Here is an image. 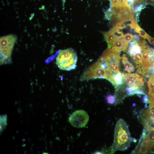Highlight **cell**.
Returning <instances> with one entry per match:
<instances>
[{
  "label": "cell",
  "mask_w": 154,
  "mask_h": 154,
  "mask_svg": "<svg viewBox=\"0 0 154 154\" xmlns=\"http://www.w3.org/2000/svg\"><path fill=\"white\" fill-rule=\"evenodd\" d=\"M131 141L127 125L123 119H119L115 126L114 143L112 147L114 152L125 151L129 147Z\"/></svg>",
  "instance_id": "obj_1"
},
{
  "label": "cell",
  "mask_w": 154,
  "mask_h": 154,
  "mask_svg": "<svg viewBox=\"0 0 154 154\" xmlns=\"http://www.w3.org/2000/svg\"><path fill=\"white\" fill-rule=\"evenodd\" d=\"M154 148V127H144L139 143L132 153L144 154L150 152Z\"/></svg>",
  "instance_id": "obj_2"
},
{
  "label": "cell",
  "mask_w": 154,
  "mask_h": 154,
  "mask_svg": "<svg viewBox=\"0 0 154 154\" xmlns=\"http://www.w3.org/2000/svg\"><path fill=\"white\" fill-rule=\"evenodd\" d=\"M77 56L72 48L61 50L56 57V62L61 70L69 71L74 69L76 66Z\"/></svg>",
  "instance_id": "obj_3"
},
{
  "label": "cell",
  "mask_w": 154,
  "mask_h": 154,
  "mask_svg": "<svg viewBox=\"0 0 154 154\" xmlns=\"http://www.w3.org/2000/svg\"><path fill=\"white\" fill-rule=\"evenodd\" d=\"M17 39L15 35L10 34L0 38V64L11 63V55L14 45Z\"/></svg>",
  "instance_id": "obj_4"
},
{
  "label": "cell",
  "mask_w": 154,
  "mask_h": 154,
  "mask_svg": "<svg viewBox=\"0 0 154 154\" xmlns=\"http://www.w3.org/2000/svg\"><path fill=\"white\" fill-rule=\"evenodd\" d=\"M107 77L106 70L103 67L101 62L98 60L85 70L80 80L81 81L97 78H104Z\"/></svg>",
  "instance_id": "obj_5"
},
{
  "label": "cell",
  "mask_w": 154,
  "mask_h": 154,
  "mask_svg": "<svg viewBox=\"0 0 154 154\" xmlns=\"http://www.w3.org/2000/svg\"><path fill=\"white\" fill-rule=\"evenodd\" d=\"M121 58L119 53H117L112 48L107 49L103 53L100 60L104 61L108 68L114 72L120 71L119 61Z\"/></svg>",
  "instance_id": "obj_6"
},
{
  "label": "cell",
  "mask_w": 154,
  "mask_h": 154,
  "mask_svg": "<svg viewBox=\"0 0 154 154\" xmlns=\"http://www.w3.org/2000/svg\"><path fill=\"white\" fill-rule=\"evenodd\" d=\"M89 116L86 112L83 110L76 111L73 112L69 118V121L74 127H82L87 124Z\"/></svg>",
  "instance_id": "obj_7"
},
{
  "label": "cell",
  "mask_w": 154,
  "mask_h": 154,
  "mask_svg": "<svg viewBox=\"0 0 154 154\" xmlns=\"http://www.w3.org/2000/svg\"><path fill=\"white\" fill-rule=\"evenodd\" d=\"M125 81L129 87H134L139 89L143 86L145 79L141 75L136 73H126Z\"/></svg>",
  "instance_id": "obj_8"
},
{
  "label": "cell",
  "mask_w": 154,
  "mask_h": 154,
  "mask_svg": "<svg viewBox=\"0 0 154 154\" xmlns=\"http://www.w3.org/2000/svg\"><path fill=\"white\" fill-rule=\"evenodd\" d=\"M142 53V63L143 68L147 70L154 66V50L147 46Z\"/></svg>",
  "instance_id": "obj_9"
},
{
  "label": "cell",
  "mask_w": 154,
  "mask_h": 154,
  "mask_svg": "<svg viewBox=\"0 0 154 154\" xmlns=\"http://www.w3.org/2000/svg\"><path fill=\"white\" fill-rule=\"evenodd\" d=\"M107 80L110 82L116 88L124 83L125 81V75L120 71L112 72L109 74Z\"/></svg>",
  "instance_id": "obj_10"
},
{
  "label": "cell",
  "mask_w": 154,
  "mask_h": 154,
  "mask_svg": "<svg viewBox=\"0 0 154 154\" xmlns=\"http://www.w3.org/2000/svg\"><path fill=\"white\" fill-rule=\"evenodd\" d=\"M128 44L124 40L123 37L116 40L113 43L111 48L117 52L119 53L122 51H125Z\"/></svg>",
  "instance_id": "obj_11"
},
{
  "label": "cell",
  "mask_w": 154,
  "mask_h": 154,
  "mask_svg": "<svg viewBox=\"0 0 154 154\" xmlns=\"http://www.w3.org/2000/svg\"><path fill=\"white\" fill-rule=\"evenodd\" d=\"M130 43L127 50L128 54L132 57L136 53L141 52L142 50L135 38H133Z\"/></svg>",
  "instance_id": "obj_12"
},
{
  "label": "cell",
  "mask_w": 154,
  "mask_h": 154,
  "mask_svg": "<svg viewBox=\"0 0 154 154\" xmlns=\"http://www.w3.org/2000/svg\"><path fill=\"white\" fill-rule=\"evenodd\" d=\"M105 39L108 45V48H111L114 42L118 38L115 34L113 29H111L109 31L104 33Z\"/></svg>",
  "instance_id": "obj_13"
},
{
  "label": "cell",
  "mask_w": 154,
  "mask_h": 154,
  "mask_svg": "<svg viewBox=\"0 0 154 154\" xmlns=\"http://www.w3.org/2000/svg\"><path fill=\"white\" fill-rule=\"evenodd\" d=\"M139 116L144 127L151 125L149 112L148 109L143 110L140 113Z\"/></svg>",
  "instance_id": "obj_14"
},
{
  "label": "cell",
  "mask_w": 154,
  "mask_h": 154,
  "mask_svg": "<svg viewBox=\"0 0 154 154\" xmlns=\"http://www.w3.org/2000/svg\"><path fill=\"white\" fill-rule=\"evenodd\" d=\"M148 86L149 89L148 97L150 102L154 98V75L149 79Z\"/></svg>",
  "instance_id": "obj_15"
},
{
  "label": "cell",
  "mask_w": 154,
  "mask_h": 154,
  "mask_svg": "<svg viewBox=\"0 0 154 154\" xmlns=\"http://www.w3.org/2000/svg\"><path fill=\"white\" fill-rule=\"evenodd\" d=\"M122 62L125 70L128 73L134 71V66L128 60L127 58L123 55L122 57Z\"/></svg>",
  "instance_id": "obj_16"
},
{
  "label": "cell",
  "mask_w": 154,
  "mask_h": 154,
  "mask_svg": "<svg viewBox=\"0 0 154 154\" xmlns=\"http://www.w3.org/2000/svg\"><path fill=\"white\" fill-rule=\"evenodd\" d=\"M132 57L134 62L136 65L137 68L143 67L142 63V53L141 52L136 53Z\"/></svg>",
  "instance_id": "obj_17"
},
{
  "label": "cell",
  "mask_w": 154,
  "mask_h": 154,
  "mask_svg": "<svg viewBox=\"0 0 154 154\" xmlns=\"http://www.w3.org/2000/svg\"><path fill=\"white\" fill-rule=\"evenodd\" d=\"M149 112L151 123H154V98L150 102Z\"/></svg>",
  "instance_id": "obj_18"
},
{
  "label": "cell",
  "mask_w": 154,
  "mask_h": 154,
  "mask_svg": "<svg viewBox=\"0 0 154 154\" xmlns=\"http://www.w3.org/2000/svg\"><path fill=\"white\" fill-rule=\"evenodd\" d=\"M134 29L137 33L139 34V36L145 39H147L150 37L138 25L135 27Z\"/></svg>",
  "instance_id": "obj_19"
},
{
  "label": "cell",
  "mask_w": 154,
  "mask_h": 154,
  "mask_svg": "<svg viewBox=\"0 0 154 154\" xmlns=\"http://www.w3.org/2000/svg\"><path fill=\"white\" fill-rule=\"evenodd\" d=\"M125 22L123 21H121L117 22L114 25L113 29L115 31H119L120 30L125 28Z\"/></svg>",
  "instance_id": "obj_20"
},
{
  "label": "cell",
  "mask_w": 154,
  "mask_h": 154,
  "mask_svg": "<svg viewBox=\"0 0 154 154\" xmlns=\"http://www.w3.org/2000/svg\"><path fill=\"white\" fill-rule=\"evenodd\" d=\"M106 100L108 103L113 104L116 101L115 96L112 95H109L106 96Z\"/></svg>",
  "instance_id": "obj_21"
},
{
  "label": "cell",
  "mask_w": 154,
  "mask_h": 154,
  "mask_svg": "<svg viewBox=\"0 0 154 154\" xmlns=\"http://www.w3.org/2000/svg\"><path fill=\"white\" fill-rule=\"evenodd\" d=\"M123 38L126 42L129 44L133 38V36L131 34L127 33L124 35Z\"/></svg>",
  "instance_id": "obj_22"
},
{
  "label": "cell",
  "mask_w": 154,
  "mask_h": 154,
  "mask_svg": "<svg viewBox=\"0 0 154 154\" xmlns=\"http://www.w3.org/2000/svg\"><path fill=\"white\" fill-rule=\"evenodd\" d=\"M147 39L151 44L154 45V38H153L150 36Z\"/></svg>",
  "instance_id": "obj_23"
},
{
  "label": "cell",
  "mask_w": 154,
  "mask_h": 154,
  "mask_svg": "<svg viewBox=\"0 0 154 154\" xmlns=\"http://www.w3.org/2000/svg\"><path fill=\"white\" fill-rule=\"evenodd\" d=\"M149 100L148 98L147 97V96L146 95L143 97V102L145 103L146 104H148L149 102Z\"/></svg>",
  "instance_id": "obj_24"
},
{
  "label": "cell",
  "mask_w": 154,
  "mask_h": 154,
  "mask_svg": "<svg viewBox=\"0 0 154 154\" xmlns=\"http://www.w3.org/2000/svg\"><path fill=\"white\" fill-rule=\"evenodd\" d=\"M96 154H102V153H103L102 152H97L96 153Z\"/></svg>",
  "instance_id": "obj_25"
},
{
  "label": "cell",
  "mask_w": 154,
  "mask_h": 154,
  "mask_svg": "<svg viewBox=\"0 0 154 154\" xmlns=\"http://www.w3.org/2000/svg\"><path fill=\"white\" fill-rule=\"evenodd\" d=\"M48 153H46V152H44L43 153V154H48Z\"/></svg>",
  "instance_id": "obj_26"
}]
</instances>
